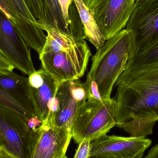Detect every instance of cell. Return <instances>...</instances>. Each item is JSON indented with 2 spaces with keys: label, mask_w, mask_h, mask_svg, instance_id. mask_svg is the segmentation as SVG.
I'll return each mask as SVG.
<instances>
[{
  "label": "cell",
  "mask_w": 158,
  "mask_h": 158,
  "mask_svg": "<svg viewBox=\"0 0 158 158\" xmlns=\"http://www.w3.org/2000/svg\"><path fill=\"white\" fill-rule=\"evenodd\" d=\"M115 85L116 126L134 117L158 121V64L125 69Z\"/></svg>",
  "instance_id": "1"
},
{
  "label": "cell",
  "mask_w": 158,
  "mask_h": 158,
  "mask_svg": "<svg viewBox=\"0 0 158 158\" xmlns=\"http://www.w3.org/2000/svg\"><path fill=\"white\" fill-rule=\"evenodd\" d=\"M131 33L124 28L107 40L92 57L88 75L96 82L102 100L110 98L113 87L131 57Z\"/></svg>",
  "instance_id": "2"
},
{
  "label": "cell",
  "mask_w": 158,
  "mask_h": 158,
  "mask_svg": "<svg viewBox=\"0 0 158 158\" xmlns=\"http://www.w3.org/2000/svg\"><path fill=\"white\" fill-rule=\"evenodd\" d=\"M118 104L115 98L87 99L77 110L71 127L77 143L85 139L93 141L106 135L116 126Z\"/></svg>",
  "instance_id": "3"
},
{
  "label": "cell",
  "mask_w": 158,
  "mask_h": 158,
  "mask_svg": "<svg viewBox=\"0 0 158 158\" xmlns=\"http://www.w3.org/2000/svg\"><path fill=\"white\" fill-rule=\"evenodd\" d=\"M39 128L32 131L20 113L0 106V149L17 158H31Z\"/></svg>",
  "instance_id": "4"
},
{
  "label": "cell",
  "mask_w": 158,
  "mask_h": 158,
  "mask_svg": "<svg viewBox=\"0 0 158 158\" xmlns=\"http://www.w3.org/2000/svg\"><path fill=\"white\" fill-rule=\"evenodd\" d=\"M91 52L85 40L70 51L57 53H41L42 68L59 84L82 77L87 68Z\"/></svg>",
  "instance_id": "5"
},
{
  "label": "cell",
  "mask_w": 158,
  "mask_h": 158,
  "mask_svg": "<svg viewBox=\"0 0 158 158\" xmlns=\"http://www.w3.org/2000/svg\"><path fill=\"white\" fill-rule=\"evenodd\" d=\"M126 29L131 36V58L158 38V0L134 6Z\"/></svg>",
  "instance_id": "6"
},
{
  "label": "cell",
  "mask_w": 158,
  "mask_h": 158,
  "mask_svg": "<svg viewBox=\"0 0 158 158\" xmlns=\"http://www.w3.org/2000/svg\"><path fill=\"white\" fill-rule=\"evenodd\" d=\"M0 53L27 76L36 71L30 50L14 23L0 7Z\"/></svg>",
  "instance_id": "7"
},
{
  "label": "cell",
  "mask_w": 158,
  "mask_h": 158,
  "mask_svg": "<svg viewBox=\"0 0 158 158\" xmlns=\"http://www.w3.org/2000/svg\"><path fill=\"white\" fill-rule=\"evenodd\" d=\"M135 0H92L88 8L106 40L124 29Z\"/></svg>",
  "instance_id": "8"
},
{
  "label": "cell",
  "mask_w": 158,
  "mask_h": 158,
  "mask_svg": "<svg viewBox=\"0 0 158 158\" xmlns=\"http://www.w3.org/2000/svg\"><path fill=\"white\" fill-rule=\"evenodd\" d=\"M152 141L145 137L103 135L90 142V157L142 158Z\"/></svg>",
  "instance_id": "9"
},
{
  "label": "cell",
  "mask_w": 158,
  "mask_h": 158,
  "mask_svg": "<svg viewBox=\"0 0 158 158\" xmlns=\"http://www.w3.org/2000/svg\"><path fill=\"white\" fill-rule=\"evenodd\" d=\"M56 96L59 103V109L53 117L47 118L44 122L71 131L78 109L88 98L86 84L79 79L64 82L58 87Z\"/></svg>",
  "instance_id": "10"
},
{
  "label": "cell",
  "mask_w": 158,
  "mask_h": 158,
  "mask_svg": "<svg viewBox=\"0 0 158 158\" xmlns=\"http://www.w3.org/2000/svg\"><path fill=\"white\" fill-rule=\"evenodd\" d=\"M72 138L71 131L46 122L39 128V135L31 158H65Z\"/></svg>",
  "instance_id": "11"
},
{
  "label": "cell",
  "mask_w": 158,
  "mask_h": 158,
  "mask_svg": "<svg viewBox=\"0 0 158 158\" xmlns=\"http://www.w3.org/2000/svg\"><path fill=\"white\" fill-rule=\"evenodd\" d=\"M40 28L47 32L45 44L41 53H57L70 51L81 41L75 40L63 31L44 22H40Z\"/></svg>",
  "instance_id": "12"
},
{
  "label": "cell",
  "mask_w": 158,
  "mask_h": 158,
  "mask_svg": "<svg viewBox=\"0 0 158 158\" xmlns=\"http://www.w3.org/2000/svg\"><path fill=\"white\" fill-rule=\"evenodd\" d=\"M43 76L44 82L41 86L38 88L31 87L38 118L42 123L47 118L49 113L48 105L52 98L56 96L60 85L44 69Z\"/></svg>",
  "instance_id": "13"
},
{
  "label": "cell",
  "mask_w": 158,
  "mask_h": 158,
  "mask_svg": "<svg viewBox=\"0 0 158 158\" xmlns=\"http://www.w3.org/2000/svg\"><path fill=\"white\" fill-rule=\"evenodd\" d=\"M82 24L85 40L91 42L97 50L104 45L106 38L100 30L94 16L82 0H73Z\"/></svg>",
  "instance_id": "14"
},
{
  "label": "cell",
  "mask_w": 158,
  "mask_h": 158,
  "mask_svg": "<svg viewBox=\"0 0 158 158\" xmlns=\"http://www.w3.org/2000/svg\"><path fill=\"white\" fill-rule=\"evenodd\" d=\"M158 64V38L146 49L128 60L125 69H141Z\"/></svg>",
  "instance_id": "15"
},
{
  "label": "cell",
  "mask_w": 158,
  "mask_h": 158,
  "mask_svg": "<svg viewBox=\"0 0 158 158\" xmlns=\"http://www.w3.org/2000/svg\"><path fill=\"white\" fill-rule=\"evenodd\" d=\"M157 122L156 120L134 117L117 127L129 133L131 137L141 138L153 133V128Z\"/></svg>",
  "instance_id": "16"
},
{
  "label": "cell",
  "mask_w": 158,
  "mask_h": 158,
  "mask_svg": "<svg viewBox=\"0 0 158 158\" xmlns=\"http://www.w3.org/2000/svg\"><path fill=\"white\" fill-rule=\"evenodd\" d=\"M44 2L47 11V22L46 23L71 36L70 31L62 16L58 0H44Z\"/></svg>",
  "instance_id": "17"
},
{
  "label": "cell",
  "mask_w": 158,
  "mask_h": 158,
  "mask_svg": "<svg viewBox=\"0 0 158 158\" xmlns=\"http://www.w3.org/2000/svg\"><path fill=\"white\" fill-rule=\"evenodd\" d=\"M0 106L8 108L20 113L26 119L27 122L31 118L26 110L18 102H17L1 84Z\"/></svg>",
  "instance_id": "18"
},
{
  "label": "cell",
  "mask_w": 158,
  "mask_h": 158,
  "mask_svg": "<svg viewBox=\"0 0 158 158\" xmlns=\"http://www.w3.org/2000/svg\"><path fill=\"white\" fill-rule=\"evenodd\" d=\"M33 16L39 22L47 23V11L44 0H24Z\"/></svg>",
  "instance_id": "19"
},
{
  "label": "cell",
  "mask_w": 158,
  "mask_h": 158,
  "mask_svg": "<svg viewBox=\"0 0 158 158\" xmlns=\"http://www.w3.org/2000/svg\"><path fill=\"white\" fill-rule=\"evenodd\" d=\"M0 7L14 23L19 33L20 22L10 0H0Z\"/></svg>",
  "instance_id": "20"
},
{
  "label": "cell",
  "mask_w": 158,
  "mask_h": 158,
  "mask_svg": "<svg viewBox=\"0 0 158 158\" xmlns=\"http://www.w3.org/2000/svg\"><path fill=\"white\" fill-rule=\"evenodd\" d=\"M88 93L87 99L103 100L99 94L98 86L94 80H93L87 75L86 80L85 81Z\"/></svg>",
  "instance_id": "21"
},
{
  "label": "cell",
  "mask_w": 158,
  "mask_h": 158,
  "mask_svg": "<svg viewBox=\"0 0 158 158\" xmlns=\"http://www.w3.org/2000/svg\"><path fill=\"white\" fill-rule=\"evenodd\" d=\"M58 2L61 13H62V16L67 26L70 31L71 36V30H70L71 21L69 18V8L72 3L73 2V0H58Z\"/></svg>",
  "instance_id": "22"
},
{
  "label": "cell",
  "mask_w": 158,
  "mask_h": 158,
  "mask_svg": "<svg viewBox=\"0 0 158 158\" xmlns=\"http://www.w3.org/2000/svg\"><path fill=\"white\" fill-rule=\"evenodd\" d=\"M90 142L91 141L88 139L80 142L74 158H90Z\"/></svg>",
  "instance_id": "23"
},
{
  "label": "cell",
  "mask_w": 158,
  "mask_h": 158,
  "mask_svg": "<svg viewBox=\"0 0 158 158\" xmlns=\"http://www.w3.org/2000/svg\"><path fill=\"white\" fill-rule=\"evenodd\" d=\"M28 80L29 83L31 88H38L41 86L44 82L43 69L35 71L29 76Z\"/></svg>",
  "instance_id": "24"
},
{
  "label": "cell",
  "mask_w": 158,
  "mask_h": 158,
  "mask_svg": "<svg viewBox=\"0 0 158 158\" xmlns=\"http://www.w3.org/2000/svg\"><path fill=\"white\" fill-rule=\"evenodd\" d=\"M15 69L14 65L0 53V71L8 72L13 71Z\"/></svg>",
  "instance_id": "25"
},
{
  "label": "cell",
  "mask_w": 158,
  "mask_h": 158,
  "mask_svg": "<svg viewBox=\"0 0 158 158\" xmlns=\"http://www.w3.org/2000/svg\"><path fill=\"white\" fill-rule=\"evenodd\" d=\"M27 123L31 130L35 131L42 125L43 123L38 117H32L27 121Z\"/></svg>",
  "instance_id": "26"
},
{
  "label": "cell",
  "mask_w": 158,
  "mask_h": 158,
  "mask_svg": "<svg viewBox=\"0 0 158 158\" xmlns=\"http://www.w3.org/2000/svg\"><path fill=\"white\" fill-rule=\"evenodd\" d=\"M145 158H158V144L149 150Z\"/></svg>",
  "instance_id": "27"
},
{
  "label": "cell",
  "mask_w": 158,
  "mask_h": 158,
  "mask_svg": "<svg viewBox=\"0 0 158 158\" xmlns=\"http://www.w3.org/2000/svg\"><path fill=\"white\" fill-rule=\"evenodd\" d=\"M0 158H17L15 156L11 155L8 152L4 150L3 149H0Z\"/></svg>",
  "instance_id": "28"
},
{
  "label": "cell",
  "mask_w": 158,
  "mask_h": 158,
  "mask_svg": "<svg viewBox=\"0 0 158 158\" xmlns=\"http://www.w3.org/2000/svg\"><path fill=\"white\" fill-rule=\"evenodd\" d=\"M153 1H155V0H135V4L134 6L146 2Z\"/></svg>",
  "instance_id": "29"
},
{
  "label": "cell",
  "mask_w": 158,
  "mask_h": 158,
  "mask_svg": "<svg viewBox=\"0 0 158 158\" xmlns=\"http://www.w3.org/2000/svg\"><path fill=\"white\" fill-rule=\"evenodd\" d=\"M82 1H83L84 2L86 6H87V7H88V6H89L90 4L91 3L92 0H82Z\"/></svg>",
  "instance_id": "30"
},
{
  "label": "cell",
  "mask_w": 158,
  "mask_h": 158,
  "mask_svg": "<svg viewBox=\"0 0 158 158\" xmlns=\"http://www.w3.org/2000/svg\"><path fill=\"white\" fill-rule=\"evenodd\" d=\"M89 158H99L94 157H90Z\"/></svg>",
  "instance_id": "31"
},
{
  "label": "cell",
  "mask_w": 158,
  "mask_h": 158,
  "mask_svg": "<svg viewBox=\"0 0 158 158\" xmlns=\"http://www.w3.org/2000/svg\"><path fill=\"white\" fill-rule=\"evenodd\" d=\"M65 158H68L67 157H65Z\"/></svg>",
  "instance_id": "32"
}]
</instances>
